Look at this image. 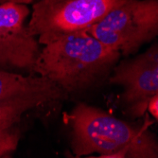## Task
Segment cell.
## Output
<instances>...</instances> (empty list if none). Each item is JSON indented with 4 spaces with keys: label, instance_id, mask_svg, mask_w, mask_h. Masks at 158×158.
<instances>
[{
    "label": "cell",
    "instance_id": "6da1fadb",
    "mask_svg": "<svg viewBox=\"0 0 158 158\" xmlns=\"http://www.w3.org/2000/svg\"><path fill=\"white\" fill-rule=\"evenodd\" d=\"M43 46L34 73L50 79L68 96L104 84L122 57L85 31L64 34Z\"/></svg>",
    "mask_w": 158,
    "mask_h": 158
},
{
    "label": "cell",
    "instance_id": "7a4b0ae2",
    "mask_svg": "<svg viewBox=\"0 0 158 158\" xmlns=\"http://www.w3.org/2000/svg\"><path fill=\"white\" fill-rule=\"evenodd\" d=\"M67 120L71 127L70 147L76 157H158V141L147 125H134L83 102L75 105Z\"/></svg>",
    "mask_w": 158,
    "mask_h": 158
},
{
    "label": "cell",
    "instance_id": "3957f363",
    "mask_svg": "<svg viewBox=\"0 0 158 158\" xmlns=\"http://www.w3.org/2000/svg\"><path fill=\"white\" fill-rule=\"evenodd\" d=\"M85 31L123 57L134 55L158 35V0H120Z\"/></svg>",
    "mask_w": 158,
    "mask_h": 158
},
{
    "label": "cell",
    "instance_id": "277c9868",
    "mask_svg": "<svg viewBox=\"0 0 158 158\" xmlns=\"http://www.w3.org/2000/svg\"><path fill=\"white\" fill-rule=\"evenodd\" d=\"M68 97L47 77L0 70V133L19 131L16 126L26 114L62 103Z\"/></svg>",
    "mask_w": 158,
    "mask_h": 158
},
{
    "label": "cell",
    "instance_id": "5b68a950",
    "mask_svg": "<svg viewBox=\"0 0 158 158\" xmlns=\"http://www.w3.org/2000/svg\"><path fill=\"white\" fill-rule=\"evenodd\" d=\"M120 0H38L27 22L30 31L46 45L64 34L85 31Z\"/></svg>",
    "mask_w": 158,
    "mask_h": 158
},
{
    "label": "cell",
    "instance_id": "8992f818",
    "mask_svg": "<svg viewBox=\"0 0 158 158\" xmlns=\"http://www.w3.org/2000/svg\"><path fill=\"white\" fill-rule=\"evenodd\" d=\"M108 84L121 86L120 104L126 116L140 118L150 99L158 95V44L133 58L124 57L114 65Z\"/></svg>",
    "mask_w": 158,
    "mask_h": 158
},
{
    "label": "cell",
    "instance_id": "52a82bcc",
    "mask_svg": "<svg viewBox=\"0 0 158 158\" xmlns=\"http://www.w3.org/2000/svg\"><path fill=\"white\" fill-rule=\"evenodd\" d=\"M27 5H0V70L35 74L41 44L27 27Z\"/></svg>",
    "mask_w": 158,
    "mask_h": 158
},
{
    "label": "cell",
    "instance_id": "ba28073f",
    "mask_svg": "<svg viewBox=\"0 0 158 158\" xmlns=\"http://www.w3.org/2000/svg\"><path fill=\"white\" fill-rule=\"evenodd\" d=\"M20 139V132L12 131L0 133V158L9 157L15 152Z\"/></svg>",
    "mask_w": 158,
    "mask_h": 158
},
{
    "label": "cell",
    "instance_id": "9c48e42d",
    "mask_svg": "<svg viewBox=\"0 0 158 158\" xmlns=\"http://www.w3.org/2000/svg\"><path fill=\"white\" fill-rule=\"evenodd\" d=\"M147 111L151 114V116L157 120L158 118V95L152 97L147 106Z\"/></svg>",
    "mask_w": 158,
    "mask_h": 158
},
{
    "label": "cell",
    "instance_id": "30bf717a",
    "mask_svg": "<svg viewBox=\"0 0 158 158\" xmlns=\"http://www.w3.org/2000/svg\"><path fill=\"white\" fill-rule=\"evenodd\" d=\"M38 0H0V5L13 3V4H22V5H31L34 4Z\"/></svg>",
    "mask_w": 158,
    "mask_h": 158
}]
</instances>
